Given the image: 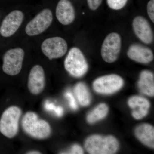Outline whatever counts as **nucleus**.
<instances>
[{
	"instance_id": "16",
	"label": "nucleus",
	"mask_w": 154,
	"mask_h": 154,
	"mask_svg": "<svg viewBox=\"0 0 154 154\" xmlns=\"http://www.w3.org/2000/svg\"><path fill=\"white\" fill-rule=\"evenodd\" d=\"M135 134L138 139L145 145L154 148V128L148 124H143L137 127Z\"/></svg>"
},
{
	"instance_id": "24",
	"label": "nucleus",
	"mask_w": 154,
	"mask_h": 154,
	"mask_svg": "<svg viewBox=\"0 0 154 154\" xmlns=\"http://www.w3.org/2000/svg\"><path fill=\"white\" fill-rule=\"evenodd\" d=\"M68 154H80L84 153V151L82 147L79 145H74L72 147L68 153Z\"/></svg>"
},
{
	"instance_id": "25",
	"label": "nucleus",
	"mask_w": 154,
	"mask_h": 154,
	"mask_svg": "<svg viewBox=\"0 0 154 154\" xmlns=\"http://www.w3.org/2000/svg\"><path fill=\"white\" fill-rule=\"evenodd\" d=\"M57 106L53 103H50L48 101H46L45 104V108L47 111H55Z\"/></svg>"
},
{
	"instance_id": "3",
	"label": "nucleus",
	"mask_w": 154,
	"mask_h": 154,
	"mask_svg": "<svg viewBox=\"0 0 154 154\" xmlns=\"http://www.w3.org/2000/svg\"><path fill=\"white\" fill-rule=\"evenodd\" d=\"M22 113L21 109L16 106L8 107L3 112L0 119V132L3 135L9 138L17 135Z\"/></svg>"
},
{
	"instance_id": "20",
	"label": "nucleus",
	"mask_w": 154,
	"mask_h": 154,
	"mask_svg": "<svg viewBox=\"0 0 154 154\" xmlns=\"http://www.w3.org/2000/svg\"><path fill=\"white\" fill-rule=\"evenodd\" d=\"M128 0H107V5L110 9L119 10L125 6Z\"/></svg>"
},
{
	"instance_id": "21",
	"label": "nucleus",
	"mask_w": 154,
	"mask_h": 154,
	"mask_svg": "<svg viewBox=\"0 0 154 154\" xmlns=\"http://www.w3.org/2000/svg\"><path fill=\"white\" fill-rule=\"evenodd\" d=\"M147 14L150 19L154 22V0L149 1L147 5Z\"/></svg>"
},
{
	"instance_id": "9",
	"label": "nucleus",
	"mask_w": 154,
	"mask_h": 154,
	"mask_svg": "<svg viewBox=\"0 0 154 154\" xmlns=\"http://www.w3.org/2000/svg\"><path fill=\"white\" fill-rule=\"evenodd\" d=\"M67 49L66 42L60 37L48 38L43 42L41 45L42 52L51 60L63 56Z\"/></svg>"
},
{
	"instance_id": "18",
	"label": "nucleus",
	"mask_w": 154,
	"mask_h": 154,
	"mask_svg": "<svg viewBox=\"0 0 154 154\" xmlns=\"http://www.w3.org/2000/svg\"><path fill=\"white\" fill-rule=\"evenodd\" d=\"M74 92L80 105L83 106L89 105L91 103V95L85 84L83 83L77 84L75 87Z\"/></svg>"
},
{
	"instance_id": "17",
	"label": "nucleus",
	"mask_w": 154,
	"mask_h": 154,
	"mask_svg": "<svg viewBox=\"0 0 154 154\" xmlns=\"http://www.w3.org/2000/svg\"><path fill=\"white\" fill-rule=\"evenodd\" d=\"M138 86L143 94L149 96L154 95V76L152 72L143 70L141 72Z\"/></svg>"
},
{
	"instance_id": "1",
	"label": "nucleus",
	"mask_w": 154,
	"mask_h": 154,
	"mask_svg": "<svg viewBox=\"0 0 154 154\" xmlns=\"http://www.w3.org/2000/svg\"><path fill=\"white\" fill-rule=\"evenodd\" d=\"M22 127L25 132L37 139L47 138L51 134V128L47 121L38 118L34 112L29 111L23 116Z\"/></svg>"
},
{
	"instance_id": "2",
	"label": "nucleus",
	"mask_w": 154,
	"mask_h": 154,
	"mask_svg": "<svg viewBox=\"0 0 154 154\" xmlns=\"http://www.w3.org/2000/svg\"><path fill=\"white\" fill-rule=\"evenodd\" d=\"M85 148L91 154H113L118 150L119 143L113 136L94 135L86 139Z\"/></svg>"
},
{
	"instance_id": "13",
	"label": "nucleus",
	"mask_w": 154,
	"mask_h": 154,
	"mask_svg": "<svg viewBox=\"0 0 154 154\" xmlns=\"http://www.w3.org/2000/svg\"><path fill=\"white\" fill-rule=\"evenodd\" d=\"M127 54L130 59L139 63H149L154 59L153 53L151 50L140 44L131 45Z\"/></svg>"
},
{
	"instance_id": "6",
	"label": "nucleus",
	"mask_w": 154,
	"mask_h": 154,
	"mask_svg": "<svg viewBox=\"0 0 154 154\" xmlns=\"http://www.w3.org/2000/svg\"><path fill=\"white\" fill-rule=\"evenodd\" d=\"M121 38L118 33L113 32L104 39L101 48V55L106 62L112 63L119 57L121 51Z\"/></svg>"
},
{
	"instance_id": "4",
	"label": "nucleus",
	"mask_w": 154,
	"mask_h": 154,
	"mask_svg": "<svg viewBox=\"0 0 154 154\" xmlns=\"http://www.w3.org/2000/svg\"><path fill=\"white\" fill-rule=\"evenodd\" d=\"M67 72L72 76L80 78L87 72L88 62L82 51L77 47L71 48L64 61Z\"/></svg>"
},
{
	"instance_id": "12",
	"label": "nucleus",
	"mask_w": 154,
	"mask_h": 154,
	"mask_svg": "<svg viewBox=\"0 0 154 154\" xmlns=\"http://www.w3.org/2000/svg\"><path fill=\"white\" fill-rule=\"evenodd\" d=\"M132 25L135 34L141 41L146 44H150L152 42L153 33L146 19L141 16H138L133 20Z\"/></svg>"
},
{
	"instance_id": "19",
	"label": "nucleus",
	"mask_w": 154,
	"mask_h": 154,
	"mask_svg": "<svg viewBox=\"0 0 154 154\" xmlns=\"http://www.w3.org/2000/svg\"><path fill=\"white\" fill-rule=\"evenodd\" d=\"M108 108L104 103L99 104L88 114L87 120L91 124L95 123L105 118L108 113Z\"/></svg>"
},
{
	"instance_id": "8",
	"label": "nucleus",
	"mask_w": 154,
	"mask_h": 154,
	"mask_svg": "<svg viewBox=\"0 0 154 154\" xmlns=\"http://www.w3.org/2000/svg\"><path fill=\"white\" fill-rule=\"evenodd\" d=\"M123 84L124 82L121 77L111 74L97 78L93 83V88L99 94L108 95L119 91Z\"/></svg>"
},
{
	"instance_id": "26",
	"label": "nucleus",
	"mask_w": 154,
	"mask_h": 154,
	"mask_svg": "<svg viewBox=\"0 0 154 154\" xmlns=\"http://www.w3.org/2000/svg\"><path fill=\"white\" fill-rule=\"evenodd\" d=\"M56 115L59 117L62 116L63 114V109L60 106H57L55 111H54Z\"/></svg>"
},
{
	"instance_id": "27",
	"label": "nucleus",
	"mask_w": 154,
	"mask_h": 154,
	"mask_svg": "<svg viewBox=\"0 0 154 154\" xmlns=\"http://www.w3.org/2000/svg\"><path fill=\"white\" fill-rule=\"evenodd\" d=\"M27 154H41L40 152L36 151H31L28 152Z\"/></svg>"
},
{
	"instance_id": "5",
	"label": "nucleus",
	"mask_w": 154,
	"mask_h": 154,
	"mask_svg": "<svg viewBox=\"0 0 154 154\" xmlns=\"http://www.w3.org/2000/svg\"><path fill=\"white\" fill-rule=\"evenodd\" d=\"M25 52L22 48L9 50L3 57L2 69L6 74L15 76L19 74L22 69Z\"/></svg>"
},
{
	"instance_id": "15",
	"label": "nucleus",
	"mask_w": 154,
	"mask_h": 154,
	"mask_svg": "<svg viewBox=\"0 0 154 154\" xmlns=\"http://www.w3.org/2000/svg\"><path fill=\"white\" fill-rule=\"evenodd\" d=\"M128 106L132 109V116L137 119H143L148 113L150 103L148 100L140 96L131 97L128 101Z\"/></svg>"
},
{
	"instance_id": "10",
	"label": "nucleus",
	"mask_w": 154,
	"mask_h": 154,
	"mask_svg": "<svg viewBox=\"0 0 154 154\" xmlns=\"http://www.w3.org/2000/svg\"><path fill=\"white\" fill-rule=\"evenodd\" d=\"M24 18L22 11L16 10L11 12L2 22L0 27L1 35L5 37L13 36L22 25Z\"/></svg>"
},
{
	"instance_id": "14",
	"label": "nucleus",
	"mask_w": 154,
	"mask_h": 154,
	"mask_svg": "<svg viewBox=\"0 0 154 154\" xmlns=\"http://www.w3.org/2000/svg\"><path fill=\"white\" fill-rule=\"evenodd\" d=\"M56 16L58 21L62 25H70L75 18V12L72 4L69 0H60L56 10Z\"/></svg>"
},
{
	"instance_id": "7",
	"label": "nucleus",
	"mask_w": 154,
	"mask_h": 154,
	"mask_svg": "<svg viewBox=\"0 0 154 154\" xmlns=\"http://www.w3.org/2000/svg\"><path fill=\"white\" fill-rule=\"evenodd\" d=\"M53 14L50 9L42 10L26 25L25 32L29 36H36L44 32L51 25Z\"/></svg>"
},
{
	"instance_id": "11",
	"label": "nucleus",
	"mask_w": 154,
	"mask_h": 154,
	"mask_svg": "<svg viewBox=\"0 0 154 154\" xmlns=\"http://www.w3.org/2000/svg\"><path fill=\"white\" fill-rule=\"evenodd\" d=\"M45 85V77L43 68L36 65L31 69L28 80V88L31 94L34 95L41 94Z\"/></svg>"
},
{
	"instance_id": "22",
	"label": "nucleus",
	"mask_w": 154,
	"mask_h": 154,
	"mask_svg": "<svg viewBox=\"0 0 154 154\" xmlns=\"http://www.w3.org/2000/svg\"><path fill=\"white\" fill-rule=\"evenodd\" d=\"M65 96L68 99L70 106L71 108L73 110H76L78 108V105H77L74 97L73 96L72 93L69 92H66L65 94Z\"/></svg>"
},
{
	"instance_id": "23",
	"label": "nucleus",
	"mask_w": 154,
	"mask_h": 154,
	"mask_svg": "<svg viewBox=\"0 0 154 154\" xmlns=\"http://www.w3.org/2000/svg\"><path fill=\"white\" fill-rule=\"evenodd\" d=\"M102 0H87L88 6L92 11H96L102 4Z\"/></svg>"
}]
</instances>
